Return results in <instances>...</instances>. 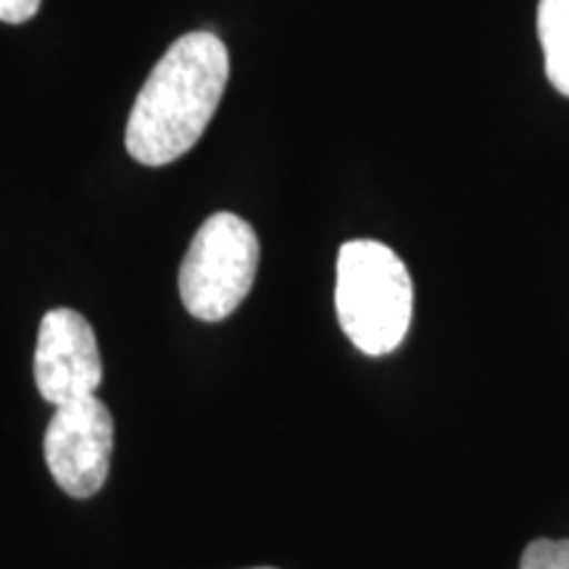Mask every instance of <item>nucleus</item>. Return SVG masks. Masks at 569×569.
Wrapping results in <instances>:
<instances>
[{
  "mask_svg": "<svg viewBox=\"0 0 569 569\" xmlns=\"http://www.w3.org/2000/svg\"><path fill=\"white\" fill-rule=\"evenodd\" d=\"M336 311L348 340L367 356L396 351L415 311V284L396 251L377 240H351L338 253Z\"/></svg>",
  "mask_w": 569,
  "mask_h": 569,
  "instance_id": "2",
  "label": "nucleus"
},
{
  "mask_svg": "<svg viewBox=\"0 0 569 569\" xmlns=\"http://www.w3.org/2000/svg\"><path fill=\"white\" fill-rule=\"evenodd\" d=\"M259 238L238 213L219 211L198 227L180 267L184 309L203 322H222L251 293Z\"/></svg>",
  "mask_w": 569,
  "mask_h": 569,
  "instance_id": "3",
  "label": "nucleus"
},
{
  "mask_svg": "<svg viewBox=\"0 0 569 569\" xmlns=\"http://www.w3.org/2000/svg\"><path fill=\"white\" fill-rule=\"evenodd\" d=\"M259 569H272V567H259Z\"/></svg>",
  "mask_w": 569,
  "mask_h": 569,
  "instance_id": "9",
  "label": "nucleus"
},
{
  "mask_svg": "<svg viewBox=\"0 0 569 569\" xmlns=\"http://www.w3.org/2000/svg\"><path fill=\"white\" fill-rule=\"evenodd\" d=\"M519 569H569V540H532L522 551Z\"/></svg>",
  "mask_w": 569,
  "mask_h": 569,
  "instance_id": "7",
  "label": "nucleus"
},
{
  "mask_svg": "<svg viewBox=\"0 0 569 569\" xmlns=\"http://www.w3.org/2000/svg\"><path fill=\"white\" fill-rule=\"evenodd\" d=\"M48 469L56 486L74 498H90L109 478L113 451V419L98 396L56 407L46 430Z\"/></svg>",
  "mask_w": 569,
  "mask_h": 569,
  "instance_id": "4",
  "label": "nucleus"
},
{
  "mask_svg": "<svg viewBox=\"0 0 569 569\" xmlns=\"http://www.w3.org/2000/svg\"><path fill=\"white\" fill-rule=\"evenodd\" d=\"M34 382L53 407L96 396L103 382L98 338L74 309H53L42 317L34 348Z\"/></svg>",
  "mask_w": 569,
  "mask_h": 569,
  "instance_id": "5",
  "label": "nucleus"
},
{
  "mask_svg": "<svg viewBox=\"0 0 569 569\" xmlns=\"http://www.w3.org/2000/svg\"><path fill=\"white\" fill-rule=\"evenodd\" d=\"M230 53L211 32L182 34L134 98L124 146L134 161L163 167L201 140L222 101Z\"/></svg>",
  "mask_w": 569,
  "mask_h": 569,
  "instance_id": "1",
  "label": "nucleus"
},
{
  "mask_svg": "<svg viewBox=\"0 0 569 569\" xmlns=\"http://www.w3.org/2000/svg\"><path fill=\"white\" fill-rule=\"evenodd\" d=\"M538 38L546 74L569 98V0H538Z\"/></svg>",
  "mask_w": 569,
  "mask_h": 569,
  "instance_id": "6",
  "label": "nucleus"
},
{
  "mask_svg": "<svg viewBox=\"0 0 569 569\" xmlns=\"http://www.w3.org/2000/svg\"><path fill=\"white\" fill-rule=\"evenodd\" d=\"M40 11V0H0V21L6 24H24Z\"/></svg>",
  "mask_w": 569,
  "mask_h": 569,
  "instance_id": "8",
  "label": "nucleus"
}]
</instances>
